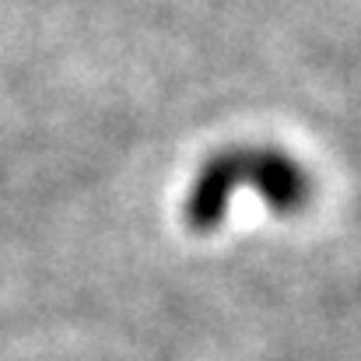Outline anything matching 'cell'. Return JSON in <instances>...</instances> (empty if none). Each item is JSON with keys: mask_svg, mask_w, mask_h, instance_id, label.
Wrapping results in <instances>:
<instances>
[{"mask_svg": "<svg viewBox=\"0 0 361 361\" xmlns=\"http://www.w3.org/2000/svg\"><path fill=\"white\" fill-rule=\"evenodd\" d=\"M239 186L259 193V200L277 214H298L312 197L309 172L281 147H232Z\"/></svg>", "mask_w": 361, "mask_h": 361, "instance_id": "cell-1", "label": "cell"}, {"mask_svg": "<svg viewBox=\"0 0 361 361\" xmlns=\"http://www.w3.org/2000/svg\"><path fill=\"white\" fill-rule=\"evenodd\" d=\"M239 190V169H235V151H218L211 154L200 172L193 176L190 183V193H186V204H183V218L193 232H214L225 214H228V204Z\"/></svg>", "mask_w": 361, "mask_h": 361, "instance_id": "cell-2", "label": "cell"}]
</instances>
